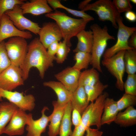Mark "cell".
Instances as JSON below:
<instances>
[{"mask_svg": "<svg viewBox=\"0 0 136 136\" xmlns=\"http://www.w3.org/2000/svg\"><path fill=\"white\" fill-rule=\"evenodd\" d=\"M55 57L48 55L46 49L40 42L39 38H35L28 45V50L25 60L19 67L24 80L28 78L30 69L33 67L38 70L39 75L44 78L45 72L53 66Z\"/></svg>", "mask_w": 136, "mask_h": 136, "instance_id": "cell-1", "label": "cell"}, {"mask_svg": "<svg viewBox=\"0 0 136 136\" xmlns=\"http://www.w3.org/2000/svg\"><path fill=\"white\" fill-rule=\"evenodd\" d=\"M45 16L55 21L60 29L63 40L70 47L72 45L71 39L85 29L87 24L90 21L82 18H72L56 10L54 12L46 14Z\"/></svg>", "mask_w": 136, "mask_h": 136, "instance_id": "cell-2", "label": "cell"}, {"mask_svg": "<svg viewBox=\"0 0 136 136\" xmlns=\"http://www.w3.org/2000/svg\"><path fill=\"white\" fill-rule=\"evenodd\" d=\"M90 28L93 35L90 64L92 67L102 73L100 65L101 57L106 50L108 41L115 40V38L109 34L106 26L102 28L97 23H94L90 26Z\"/></svg>", "mask_w": 136, "mask_h": 136, "instance_id": "cell-3", "label": "cell"}, {"mask_svg": "<svg viewBox=\"0 0 136 136\" xmlns=\"http://www.w3.org/2000/svg\"><path fill=\"white\" fill-rule=\"evenodd\" d=\"M108 96L105 92L98 97L95 102L89 105L82 114L81 124L86 128L95 125L99 129L101 126V118L103 112L105 101Z\"/></svg>", "mask_w": 136, "mask_h": 136, "instance_id": "cell-4", "label": "cell"}, {"mask_svg": "<svg viewBox=\"0 0 136 136\" xmlns=\"http://www.w3.org/2000/svg\"><path fill=\"white\" fill-rule=\"evenodd\" d=\"M84 11L91 10L94 11L98 16L99 20L105 21H110L113 26L118 28L117 19L121 16L115 8L112 1L110 0H98L89 4L83 8Z\"/></svg>", "mask_w": 136, "mask_h": 136, "instance_id": "cell-5", "label": "cell"}, {"mask_svg": "<svg viewBox=\"0 0 136 136\" xmlns=\"http://www.w3.org/2000/svg\"><path fill=\"white\" fill-rule=\"evenodd\" d=\"M117 22L118 28L117 42L114 45L105 50L103 56V58L110 57L122 50L134 49L129 46L128 41L131 35L136 31V27L125 25L121 16L117 19Z\"/></svg>", "mask_w": 136, "mask_h": 136, "instance_id": "cell-6", "label": "cell"}, {"mask_svg": "<svg viewBox=\"0 0 136 136\" xmlns=\"http://www.w3.org/2000/svg\"><path fill=\"white\" fill-rule=\"evenodd\" d=\"M5 46L11 64L20 67L25 59L28 50L26 39L20 37L10 38Z\"/></svg>", "mask_w": 136, "mask_h": 136, "instance_id": "cell-7", "label": "cell"}, {"mask_svg": "<svg viewBox=\"0 0 136 136\" xmlns=\"http://www.w3.org/2000/svg\"><path fill=\"white\" fill-rule=\"evenodd\" d=\"M125 50L118 52L112 56L103 58L101 61L103 65L116 78V86L121 91L124 90L123 77L125 68L124 60Z\"/></svg>", "mask_w": 136, "mask_h": 136, "instance_id": "cell-8", "label": "cell"}, {"mask_svg": "<svg viewBox=\"0 0 136 136\" xmlns=\"http://www.w3.org/2000/svg\"><path fill=\"white\" fill-rule=\"evenodd\" d=\"M2 98L7 99L25 111H31L35 105V98L32 94L25 95L23 92L7 90L0 87V101Z\"/></svg>", "mask_w": 136, "mask_h": 136, "instance_id": "cell-9", "label": "cell"}, {"mask_svg": "<svg viewBox=\"0 0 136 136\" xmlns=\"http://www.w3.org/2000/svg\"><path fill=\"white\" fill-rule=\"evenodd\" d=\"M21 70L19 67L11 65L0 73V87L12 91L24 84Z\"/></svg>", "mask_w": 136, "mask_h": 136, "instance_id": "cell-10", "label": "cell"}, {"mask_svg": "<svg viewBox=\"0 0 136 136\" xmlns=\"http://www.w3.org/2000/svg\"><path fill=\"white\" fill-rule=\"evenodd\" d=\"M5 13L8 16L14 25L20 30H27L35 35L38 34L41 27L37 23L24 16L20 5H16L12 10L7 11Z\"/></svg>", "mask_w": 136, "mask_h": 136, "instance_id": "cell-11", "label": "cell"}, {"mask_svg": "<svg viewBox=\"0 0 136 136\" xmlns=\"http://www.w3.org/2000/svg\"><path fill=\"white\" fill-rule=\"evenodd\" d=\"M14 37H20L26 39L31 38L32 35L29 31H21L17 28L5 13L0 20V43L7 38Z\"/></svg>", "mask_w": 136, "mask_h": 136, "instance_id": "cell-12", "label": "cell"}, {"mask_svg": "<svg viewBox=\"0 0 136 136\" xmlns=\"http://www.w3.org/2000/svg\"><path fill=\"white\" fill-rule=\"evenodd\" d=\"M25 111L21 109H18L5 128L3 133L10 136L23 134L25 126L27 123L28 114Z\"/></svg>", "mask_w": 136, "mask_h": 136, "instance_id": "cell-13", "label": "cell"}, {"mask_svg": "<svg viewBox=\"0 0 136 136\" xmlns=\"http://www.w3.org/2000/svg\"><path fill=\"white\" fill-rule=\"evenodd\" d=\"M39 40L46 49L52 43L60 41L62 38L60 29L56 23L44 24L38 34Z\"/></svg>", "mask_w": 136, "mask_h": 136, "instance_id": "cell-14", "label": "cell"}, {"mask_svg": "<svg viewBox=\"0 0 136 136\" xmlns=\"http://www.w3.org/2000/svg\"><path fill=\"white\" fill-rule=\"evenodd\" d=\"M44 107L41 111V116L39 119L34 120L31 113L28 114L27 121L26 129L27 131V136H41L46 131L49 122V116H46L45 111L48 109Z\"/></svg>", "mask_w": 136, "mask_h": 136, "instance_id": "cell-15", "label": "cell"}, {"mask_svg": "<svg viewBox=\"0 0 136 136\" xmlns=\"http://www.w3.org/2000/svg\"><path fill=\"white\" fill-rule=\"evenodd\" d=\"M81 73L72 67H68L55 74V78L70 91L73 93L78 86V81Z\"/></svg>", "mask_w": 136, "mask_h": 136, "instance_id": "cell-16", "label": "cell"}, {"mask_svg": "<svg viewBox=\"0 0 136 136\" xmlns=\"http://www.w3.org/2000/svg\"><path fill=\"white\" fill-rule=\"evenodd\" d=\"M53 110L49 116V122L48 134L49 136H57L59 134V127L64 113L66 105L58 103L57 101L52 102Z\"/></svg>", "mask_w": 136, "mask_h": 136, "instance_id": "cell-17", "label": "cell"}, {"mask_svg": "<svg viewBox=\"0 0 136 136\" xmlns=\"http://www.w3.org/2000/svg\"><path fill=\"white\" fill-rule=\"evenodd\" d=\"M20 6L23 15L30 14L38 16L50 13L53 11L46 0H31L24 2Z\"/></svg>", "mask_w": 136, "mask_h": 136, "instance_id": "cell-18", "label": "cell"}, {"mask_svg": "<svg viewBox=\"0 0 136 136\" xmlns=\"http://www.w3.org/2000/svg\"><path fill=\"white\" fill-rule=\"evenodd\" d=\"M44 86L52 89L56 94L57 102L60 104L66 105L71 101L73 93L69 91L61 82L50 81L43 83Z\"/></svg>", "mask_w": 136, "mask_h": 136, "instance_id": "cell-19", "label": "cell"}, {"mask_svg": "<svg viewBox=\"0 0 136 136\" xmlns=\"http://www.w3.org/2000/svg\"><path fill=\"white\" fill-rule=\"evenodd\" d=\"M119 112L117 101L113 98L107 97L105 101L103 112L101 117V125H110L114 122Z\"/></svg>", "mask_w": 136, "mask_h": 136, "instance_id": "cell-20", "label": "cell"}, {"mask_svg": "<svg viewBox=\"0 0 136 136\" xmlns=\"http://www.w3.org/2000/svg\"><path fill=\"white\" fill-rule=\"evenodd\" d=\"M78 43L73 52L76 53L83 52L91 53L93 42V35L91 30H82L76 36Z\"/></svg>", "mask_w": 136, "mask_h": 136, "instance_id": "cell-21", "label": "cell"}, {"mask_svg": "<svg viewBox=\"0 0 136 136\" xmlns=\"http://www.w3.org/2000/svg\"><path fill=\"white\" fill-rule=\"evenodd\" d=\"M71 101L72 109H76L82 114L89 103L84 86H78L73 93Z\"/></svg>", "mask_w": 136, "mask_h": 136, "instance_id": "cell-22", "label": "cell"}, {"mask_svg": "<svg viewBox=\"0 0 136 136\" xmlns=\"http://www.w3.org/2000/svg\"><path fill=\"white\" fill-rule=\"evenodd\" d=\"M19 108L9 101L0 103V135L4 129L15 111Z\"/></svg>", "mask_w": 136, "mask_h": 136, "instance_id": "cell-23", "label": "cell"}, {"mask_svg": "<svg viewBox=\"0 0 136 136\" xmlns=\"http://www.w3.org/2000/svg\"><path fill=\"white\" fill-rule=\"evenodd\" d=\"M123 127L131 126L136 124V110L130 106L123 112L118 113L114 122Z\"/></svg>", "mask_w": 136, "mask_h": 136, "instance_id": "cell-24", "label": "cell"}, {"mask_svg": "<svg viewBox=\"0 0 136 136\" xmlns=\"http://www.w3.org/2000/svg\"><path fill=\"white\" fill-rule=\"evenodd\" d=\"M72 108L71 101L66 105L64 113L60 124L59 134V136H71L72 130L71 114Z\"/></svg>", "mask_w": 136, "mask_h": 136, "instance_id": "cell-25", "label": "cell"}, {"mask_svg": "<svg viewBox=\"0 0 136 136\" xmlns=\"http://www.w3.org/2000/svg\"><path fill=\"white\" fill-rule=\"evenodd\" d=\"M99 72L92 68L81 72L78 81V86H84L94 85L99 80Z\"/></svg>", "mask_w": 136, "mask_h": 136, "instance_id": "cell-26", "label": "cell"}, {"mask_svg": "<svg viewBox=\"0 0 136 136\" xmlns=\"http://www.w3.org/2000/svg\"><path fill=\"white\" fill-rule=\"evenodd\" d=\"M108 85L103 84L100 81L94 85L84 86L88 101L91 103L94 102L101 95Z\"/></svg>", "mask_w": 136, "mask_h": 136, "instance_id": "cell-27", "label": "cell"}, {"mask_svg": "<svg viewBox=\"0 0 136 136\" xmlns=\"http://www.w3.org/2000/svg\"><path fill=\"white\" fill-rule=\"evenodd\" d=\"M125 72L128 74H135L136 50L132 49L125 51L124 57Z\"/></svg>", "mask_w": 136, "mask_h": 136, "instance_id": "cell-28", "label": "cell"}, {"mask_svg": "<svg viewBox=\"0 0 136 136\" xmlns=\"http://www.w3.org/2000/svg\"><path fill=\"white\" fill-rule=\"evenodd\" d=\"M76 62L73 67L79 71L86 69L90 64L91 60V53L83 52L76 53L74 56Z\"/></svg>", "mask_w": 136, "mask_h": 136, "instance_id": "cell-29", "label": "cell"}, {"mask_svg": "<svg viewBox=\"0 0 136 136\" xmlns=\"http://www.w3.org/2000/svg\"><path fill=\"white\" fill-rule=\"evenodd\" d=\"M136 104V96L125 93L118 101L117 105L119 112Z\"/></svg>", "mask_w": 136, "mask_h": 136, "instance_id": "cell-30", "label": "cell"}, {"mask_svg": "<svg viewBox=\"0 0 136 136\" xmlns=\"http://www.w3.org/2000/svg\"><path fill=\"white\" fill-rule=\"evenodd\" d=\"M70 50V47L66 44L65 40L60 42L55 60L56 62L58 64L62 63L66 59Z\"/></svg>", "mask_w": 136, "mask_h": 136, "instance_id": "cell-31", "label": "cell"}, {"mask_svg": "<svg viewBox=\"0 0 136 136\" xmlns=\"http://www.w3.org/2000/svg\"><path fill=\"white\" fill-rule=\"evenodd\" d=\"M125 93L136 96V75L128 74L124 84Z\"/></svg>", "mask_w": 136, "mask_h": 136, "instance_id": "cell-32", "label": "cell"}, {"mask_svg": "<svg viewBox=\"0 0 136 136\" xmlns=\"http://www.w3.org/2000/svg\"><path fill=\"white\" fill-rule=\"evenodd\" d=\"M24 0H0V19L6 12L12 10L17 5H21L24 2Z\"/></svg>", "mask_w": 136, "mask_h": 136, "instance_id": "cell-33", "label": "cell"}, {"mask_svg": "<svg viewBox=\"0 0 136 136\" xmlns=\"http://www.w3.org/2000/svg\"><path fill=\"white\" fill-rule=\"evenodd\" d=\"M5 42L0 43V73L11 65L5 46Z\"/></svg>", "mask_w": 136, "mask_h": 136, "instance_id": "cell-34", "label": "cell"}, {"mask_svg": "<svg viewBox=\"0 0 136 136\" xmlns=\"http://www.w3.org/2000/svg\"><path fill=\"white\" fill-rule=\"evenodd\" d=\"M112 2L117 11L120 14L131 10L132 8L129 0H114Z\"/></svg>", "mask_w": 136, "mask_h": 136, "instance_id": "cell-35", "label": "cell"}, {"mask_svg": "<svg viewBox=\"0 0 136 136\" xmlns=\"http://www.w3.org/2000/svg\"><path fill=\"white\" fill-rule=\"evenodd\" d=\"M62 9L69 13L73 15L81 18L84 20H89L90 21L94 20L93 17L87 14L84 11L80 10L79 11L74 10L67 8L63 5Z\"/></svg>", "mask_w": 136, "mask_h": 136, "instance_id": "cell-36", "label": "cell"}, {"mask_svg": "<svg viewBox=\"0 0 136 136\" xmlns=\"http://www.w3.org/2000/svg\"><path fill=\"white\" fill-rule=\"evenodd\" d=\"M71 121L72 124L76 127L79 125L81 123L82 120L81 114L77 110L72 109Z\"/></svg>", "mask_w": 136, "mask_h": 136, "instance_id": "cell-37", "label": "cell"}, {"mask_svg": "<svg viewBox=\"0 0 136 136\" xmlns=\"http://www.w3.org/2000/svg\"><path fill=\"white\" fill-rule=\"evenodd\" d=\"M59 46L58 41L54 42L48 46L47 49V52L49 56L52 57H55V55L56 54Z\"/></svg>", "mask_w": 136, "mask_h": 136, "instance_id": "cell-38", "label": "cell"}, {"mask_svg": "<svg viewBox=\"0 0 136 136\" xmlns=\"http://www.w3.org/2000/svg\"><path fill=\"white\" fill-rule=\"evenodd\" d=\"M86 136H101L103 132L97 129H92L89 127L86 131Z\"/></svg>", "mask_w": 136, "mask_h": 136, "instance_id": "cell-39", "label": "cell"}, {"mask_svg": "<svg viewBox=\"0 0 136 136\" xmlns=\"http://www.w3.org/2000/svg\"><path fill=\"white\" fill-rule=\"evenodd\" d=\"M47 1L49 5L54 10H56L57 8L62 9L63 5L59 0H48Z\"/></svg>", "mask_w": 136, "mask_h": 136, "instance_id": "cell-40", "label": "cell"}, {"mask_svg": "<svg viewBox=\"0 0 136 136\" xmlns=\"http://www.w3.org/2000/svg\"><path fill=\"white\" fill-rule=\"evenodd\" d=\"M125 16V18L129 21L133 22L136 20V14L135 13L131 10L126 12Z\"/></svg>", "mask_w": 136, "mask_h": 136, "instance_id": "cell-41", "label": "cell"}, {"mask_svg": "<svg viewBox=\"0 0 136 136\" xmlns=\"http://www.w3.org/2000/svg\"><path fill=\"white\" fill-rule=\"evenodd\" d=\"M128 42L130 47L136 49V31L131 35L128 39Z\"/></svg>", "mask_w": 136, "mask_h": 136, "instance_id": "cell-42", "label": "cell"}, {"mask_svg": "<svg viewBox=\"0 0 136 136\" xmlns=\"http://www.w3.org/2000/svg\"><path fill=\"white\" fill-rule=\"evenodd\" d=\"M91 1V0H85L81 2L78 5V8L82 10Z\"/></svg>", "mask_w": 136, "mask_h": 136, "instance_id": "cell-43", "label": "cell"}, {"mask_svg": "<svg viewBox=\"0 0 136 136\" xmlns=\"http://www.w3.org/2000/svg\"><path fill=\"white\" fill-rule=\"evenodd\" d=\"M130 2H131L132 3L136 4V0H129Z\"/></svg>", "mask_w": 136, "mask_h": 136, "instance_id": "cell-44", "label": "cell"}, {"mask_svg": "<svg viewBox=\"0 0 136 136\" xmlns=\"http://www.w3.org/2000/svg\"><path fill=\"white\" fill-rule=\"evenodd\" d=\"M0 20H1V19H0Z\"/></svg>", "mask_w": 136, "mask_h": 136, "instance_id": "cell-45", "label": "cell"}]
</instances>
